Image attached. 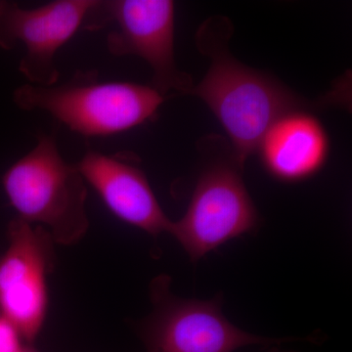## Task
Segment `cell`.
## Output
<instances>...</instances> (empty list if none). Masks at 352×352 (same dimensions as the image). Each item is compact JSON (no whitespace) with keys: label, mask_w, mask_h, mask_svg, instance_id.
Masks as SVG:
<instances>
[{"label":"cell","mask_w":352,"mask_h":352,"mask_svg":"<svg viewBox=\"0 0 352 352\" xmlns=\"http://www.w3.org/2000/svg\"><path fill=\"white\" fill-rule=\"evenodd\" d=\"M36 139L34 149L4 173V191L17 217L43 226L55 244H78L89 228L87 182L60 154L54 132Z\"/></svg>","instance_id":"cell-3"},{"label":"cell","mask_w":352,"mask_h":352,"mask_svg":"<svg viewBox=\"0 0 352 352\" xmlns=\"http://www.w3.org/2000/svg\"><path fill=\"white\" fill-rule=\"evenodd\" d=\"M95 0H56L34 9L0 1V48L22 43L25 54L19 71L31 85L51 87L59 80L58 51L83 27Z\"/></svg>","instance_id":"cell-8"},{"label":"cell","mask_w":352,"mask_h":352,"mask_svg":"<svg viewBox=\"0 0 352 352\" xmlns=\"http://www.w3.org/2000/svg\"><path fill=\"white\" fill-rule=\"evenodd\" d=\"M171 278L162 274L150 284L152 311L136 324L147 352H235L243 347L280 346L316 338H270L231 323L222 312V296L212 300L182 298L171 291Z\"/></svg>","instance_id":"cell-4"},{"label":"cell","mask_w":352,"mask_h":352,"mask_svg":"<svg viewBox=\"0 0 352 352\" xmlns=\"http://www.w3.org/2000/svg\"><path fill=\"white\" fill-rule=\"evenodd\" d=\"M243 168L235 157L207 164L197 180L187 212L173 221L170 234L193 263L258 226V210L243 180Z\"/></svg>","instance_id":"cell-6"},{"label":"cell","mask_w":352,"mask_h":352,"mask_svg":"<svg viewBox=\"0 0 352 352\" xmlns=\"http://www.w3.org/2000/svg\"><path fill=\"white\" fill-rule=\"evenodd\" d=\"M330 142L320 120L308 111H293L271 124L256 151L268 173L280 182H300L327 161Z\"/></svg>","instance_id":"cell-10"},{"label":"cell","mask_w":352,"mask_h":352,"mask_svg":"<svg viewBox=\"0 0 352 352\" xmlns=\"http://www.w3.org/2000/svg\"><path fill=\"white\" fill-rule=\"evenodd\" d=\"M17 328L0 314V352H18L25 346Z\"/></svg>","instance_id":"cell-11"},{"label":"cell","mask_w":352,"mask_h":352,"mask_svg":"<svg viewBox=\"0 0 352 352\" xmlns=\"http://www.w3.org/2000/svg\"><path fill=\"white\" fill-rule=\"evenodd\" d=\"M166 99L152 85L103 82L95 69L78 71L62 85L25 83L13 94L22 110L45 111L85 138L131 131L154 119Z\"/></svg>","instance_id":"cell-2"},{"label":"cell","mask_w":352,"mask_h":352,"mask_svg":"<svg viewBox=\"0 0 352 352\" xmlns=\"http://www.w3.org/2000/svg\"><path fill=\"white\" fill-rule=\"evenodd\" d=\"M230 21L214 17L197 32V45L210 58L208 73L188 95L207 104L232 145L233 156L244 168L271 124L293 111H309L342 101L329 94L318 101L307 100L274 76L241 63L229 51Z\"/></svg>","instance_id":"cell-1"},{"label":"cell","mask_w":352,"mask_h":352,"mask_svg":"<svg viewBox=\"0 0 352 352\" xmlns=\"http://www.w3.org/2000/svg\"><path fill=\"white\" fill-rule=\"evenodd\" d=\"M265 351L263 352H296L293 351H283V349H279L278 346H267L265 347Z\"/></svg>","instance_id":"cell-12"},{"label":"cell","mask_w":352,"mask_h":352,"mask_svg":"<svg viewBox=\"0 0 352 352\" xmlns=\"http://www.w3.org/2000/svg\"><path fill=\"white\" fill-rule=\"evenodd\" d=\"M18 352H38L36 351V349H34V346H32V344H25L24 346L21 349L20 351Z\"/></svg>","instance_id":"cell-13"},{"label":"cell","mask_w":352,"mask_h":352,"mask_svg":"<svg viewBox=\"0 0 352 352\" xmlns=\"http://www.w3.org/2000/svg\"><path fill=\"white\" fill-rule=\"evenodd\" d=\"M7 236L8 247L0 258V314L32 346L47 317L55 243L43 226L19 217L9 222Z\"/></svg>","instance_id":"cell-7"},{"label":"cell","mask_w":352,"mask_h":352,"mask_svg":"<svg viewBox=\"0 0 352 352\" xmlns=\"http://www.w3.org/2000/svg\"><path fill=\"white\" fill-rule=\"evenodd\" d=\"M76 166L116 217L152 237L170 234L173 220L164 214L147 176L131 155L88 150Z\"/></svg>","instance_id":"cell-9"},{"label":"cell","mask_w":352,"mask_h":352,"mask_svg":"<svg viewBox=\"0 0 352 352\" xmlns=\"http://www.w3.org/2000/svg\"><path fill=\"white\" fill-rule=\"evenodd\" d=\"M112 27L107 48L113 56L135 55L152 69V85L168 98L188 95L194 82L177 68L175 55V6L171 0H95L82 29Z\"/></svg>","instance_id":"cell-5"}]
</instances>
